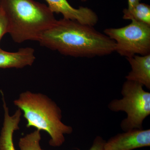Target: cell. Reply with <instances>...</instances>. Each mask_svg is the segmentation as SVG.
I'll return each instance as SVG.
<instances>
[{
    "label": "cell",
    "mask_w": 150,
    "mask_h": 150,
    "mask_svg": "<svg viewBox=\"0 0 150 150\" xmlns=\"http://www.w3.org/2000/svg\"><path fill=\"white\" fill-rule=\"evenodd\" d=\"M40 46L75 57H93L115 51V42L93 26L62 18L46 30L38 41Z\"/></svg>",
    "instance_id": "6da1fadb"
},
{
    "label": "cell",
    "mask_w": 150,
    "mask_h": 150,
    "mask_svg": "<svg viewBox=\"0 0 150 150\" xmlns=\"http://www.w3.org/2000/svg\"><path fill=\"white\" fill-rule=\"evenodd\" d=\"M8 21V32L15 43L39 41L56 21L48 6L34 0H0Z\"/></svg>",
    "instance_id": "7a4b0ae2"
},
{
    "label": "cell",
    "mask_w": 150,
    "mask_h": 150,
    "mask_svg": "<svg viewBox=\"0 0 150 150\" xmlns=\"http://www.w3.org/2000/svg\"><path fill=\"white\" fill-rule=\"evenodd\" d=\"M13 103L23 112L27 128L33 127L49 134L50 146H61L64 143L65 135L72 133V127L62 122L61 108L47 96L26 91Z\"/></svg>",
    "instance_id": "3957f363"
},
{
    "label": "cell",
    "mask_w": 150,
    "mask_h": 150,
    "mask_svg": "<svg viewBox=\"0 0 150 150\" xmlns=\"http://www.w3.org/2000/svg\"><path fill=\"white\" fill-rule=\"evenodd\" d=\"M121 94L123 98L112 100L108 108L113 112L123 111L127 114L120 124L123 131L143 129L144 121L150 114V93L144 90L141 84L126 80Z\"/></svg>",
    "instance_id": "277c9868"
},
{
    "label": "cell",
    "mask_w": 150,
    "mask_h": 150,
    "mask_svg": "<svg viewBox=\"0 0 150 150\" xmlns=\"http://www.w3.org/2000/svg\"><path fill=\"white\" fill-rule=\"evenodd\" d=\"M105 35L115 42V51L126 58L150 54V25L131 21L119 28L104 30Z\"/></svg>",
    "instance_id": "5b68a950"
},
{
    "label": "cell",
    "mask_w": 150,
    "mask_h": 150,
    "mask_svg": "<svg viewBox=\"0 0 150 150\" xmlns=\"http://www.w3.org/2000/svg\"><path fill=\"white\" fill-rule=\"evenodd\" d=\"M150 129H134L113 136L105 141L104 150H133L149 147Z\"/></svg>",
    "instance_id": "8992f818"
},
{
    "label": "cell",
    "mask_w": 150,
    "mask_h": 150,
    "mask_svg": "<svg viewBox=\"0 0 150 150\" xmlns=\"http://www.w3.org/2000/svg\"><path fill=\"white\" fill-rule=\"evenodd\" d=\"M48 7L53 13H61L63 18L75 21L82 23L93 26L97 23V15L91 9L80 6L75 8L67 0H45Z\"/></svg>",
    "instance_id": "52a82bcc"
},
{
    "label": "cell",
    "mask_w": 150,
    "mask_h": 150,
    "mask_svg": "<svg viewBox=\"0 0 150 150\" xmlns=\"http://www.w3.org/2000/svg\"><path fill=\"white\" fill-rule=\"evenodd\" d=\"M2 100L4 114L0 134V150H16L14 145L13 136L15 131L19 129L22 111L18 108L13 115H10L5 98H2Z\"/></svg>",
    "instance_id": "ba28073f"
},
{
    "label": "cell",
    "mask_w": 150,
    "mask_h": 150,
    "mask_svg": "<svg viewBox=\"0 0 150 150\" xmlns=\"http://www.w3.org/2000/svg\"><path fill=\"white\" fill-rule=\"evenodd\" d=\"M35 50L30 47L20 48L15 52L4 51L0 47V69H21L32 66L35 61Z\"/></svg>",
    "instance_id": "9c48e42d"
},
{
    "label": "cell",
    "mask_w": 150,
    "mask_h": 150,
    "mask_svg": "<svg viewBox=\"0 0 150 150\" xmlns=\"http://www.w3.org/2000/svg\"><path fill=\"white\" fill-rule=\"evenodd\" d=\"M131 70L126 76V80L133 81L142 84L150 90V54L135 55L126 58Z\"/></svg>",
    "instance_id": "30bf717a"
},
{
    "label": "cell",
    "mask_w": 150,
    "mask_h": 150,
    "mask_svg": "<svg viewBox=\"0 0 150 150\" xmlns=\"http://www.w3.org/2000/svg\"><path fill=\"white\" fill-rule=\"evenodd\" d=\"M123 18L135 20L150 25V6L144 3H139L131 9L123 10Z\"/></svg>",
    "instance_id": "8fae6325"
},
{
    "label": "cell",
    "mask_w": 150,
    "mask_h": 150,
    "mask_svg": "<svg viewBox=\"0 0 150 150\" xmlns=\"http://www.w3.org/2000/svg\"><path fill=\"white\" fill-rule=\"evenodd\" d=\"M41 137L40 131L36 129L25 137H22L19 141L20 150H43L40 145Z\"/></svg>",
    "instance_id": "7c38bea8"
},
{
    "label": "cell",
    "mask_w": 150,
    "mask_h": 150,
    "mask_svg": "<svg viewBox=\"0 0 150 150\" xmlns=\"http://www.w3.org/2000/svg\"><path fill=\"white\" fill-rule=\"evenodd\" d=\"M8 32V21L5 14L0 8V41L4 35Z\"/></svg>",
    "instance_id": "4fadbf2b"
},
{
    "label": "cell",
    "mask_w": 150,
    "mask_h": 150,
    "mask_svg": "<svg viewBox=\"0 0 150 150\" xmlns=\"http://www.w3.org/2000/svg\"><path fill=\"white\" fill-rule=\"evenodd\" d=\"M105 142V140L102 137L97 136L93 140L91 147L88 150H104Z\"/></svg>",
    "instance_id": "5bb4252c"
},
{
    "label": "cell",
    "mask_w": 150,
    "mask_h": 150,
    "mask_svg": "<svg viewBox=\"0 0 150 150\" xmlns=\"http://www.w3.org/2000/svg\"><path fill=\"white\" fill-rule=\"evenodd\" d=\"M128 8H127L131 9L140 3V0H128Z\"/></svg>",
    "instance_id": "9a60e30c"
},
{
    "label": "cell",
    "mask_w": 150,
    "mask_h": 150,
    "mask_svg": "<svg viewBox=\"0 0 150 150\" xmlns=\"http://www.w3.org/2000/svg\"><path fill=\"white\" fill-rule=\"evenodd\" d=\"M81 1H82L83 2H86V1H87V0H81Z\"/></svg>",
    "instance_id": "2e32d148"
}]
</instances>
